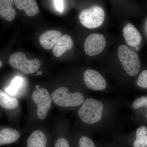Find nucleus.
Returning <instances> with one entry per match:
<instances>
[{
    "label": "nucleus",
    "mask_w": 147,
    "mask_h": 147,
    "mask_svg": "<svg viewBox=\"0 0 147 147\" xmlns=\"http://www.w3.org/2000/svg\"><path fill=\"white\" fill-rule=\"evenodd\" d=\"M39 86H38V85H37V86H36V89H39Z\"/></svg>",
    "instance_id": "393cba45"
},
{
    "label": "nucleus",
    "mask_w": 147,
    "mask_h": 147,
    "mask_svg": "<svg viewBox=\"0 0 147 147\" xmlns=\"http://www.w3.org/2000/svg\"><path fill=\"white\" fill-rule=\"evenodd\" d=\"M14 2L16 7L24 10L27 16H34L39 12L38 6L34 0H15Z\"/></svg>",
    "instance_id": "f8f14e48"
},
{
    "label": "nucleus",
    "mask_w": 147,
    "mask_h": 147,
    "mask_svg": "<svg viewBox=\"0 0 147 147\" xmlns=\"http://www.w3.org/2000/svg\"><path fill=\"white\" fill-rule=\"evenodd\" d=\"M2 65V62L1 61H0V67H1Z\"/></svg>",
    "instance_id": "a878e982"
},
{
    "label": "nucleus",
    "mask_w": 147,
    "mask_h": 147,
    "mask_svg": "<svg viewBox=\"0 0 147 147\" xmlns=\"http://www.w3.org/2000/svg\"><path fill=\"white\" fill-rule=\"evenodd\" d=\"M106 44V40L102 35L93 34L86 38L84 43V50L88 56H95L104 50Z\"/></svg>",
    "instance_id": "0eeeda50"
},
{
    "label": "nucleus",
    "mask_w": 147,
    "mask_h": 147,
    "mask_svg": "<svg viewBox=\"0 0 147 147\" xmlns=\"http://www.w3.org/2000/svg\"><path fill=\"white\" fill-rule=\"evenodd\" d=\"M79 147H96L92 139L86 136H83L79 139Z\"/></svg>",
    "instance_id": "aec40b11"
},
{
    "label": "nucleus",
    "mask_w": 147,
    "mask_h": 147,
    "mask_svg": "<svg viewBox=\"0 0 147 147\" xmlns=\"http://www.w3.org/2000/svg\"><path fill=\"white\" fill-rule=\"evenodd\" d=\"M84 78L86 86L90 89L101 91L107 87V83L103 76L94 69L86 70L84 72Z\"/></svg>",
    "instance_id": "6e6552de"
},
{
    "label": "nucleus",
    "mask_w": 147,
    "mask_h": 147,
    "mask_svg": "<svg viewBox=\"0 0 147 147\" xmlns=\"http://www.w3.org/2000/svg\"><path fill=\"white\" fill-rule=\"evenodd\" d=\"M54 3L56 9L59 12H62L64 10V2L63 1L57 0L54 1Z\"/></svg>",
    "instance_id": "5701e85b"
},
{
    "label": "nucleus",
    "mask_w": 147,
    "mask_h": 147,
    "mask_svg": "<svg viewBox=\"0 0 147 147\" xmlns=\"http://www.w3.org/2000/svg\"><path fill=\"white\" fill-rule=\"evenodd\" d=\"M62 36L61 33L59 31H46L40 36V43L44 49L50 50L54 47Z\"/></svg>",
    "instance_id": "1a4fd4ad"
},
{
    "label": "nucleus",
    "mask_w": 147,
    "mask_h": 147,
    "mask_svg": "<svg viewBox=\"0 0 147 147\" xmlns=\"http://www.w3.org/2000/svg\"><path fill=\"white\" fill-rule=\"evenodd\" d=\"M73 46V41L71 36L68 34L64 35L53 47V55L59 57L66 51L71 50Z\"/></svg>",
    "instance_id": "9b49d317"
},
{
    "label": "nucleus",
    "mask_w": 147,
    "mask_h": 147,
    "mask_svg": "<svg viewBox=\"0 0 147 147\" xmlns=\"http://www.w3.org/2000/svg\"><path fill=\"white\" fill-rule=\"evenodd\" d=\"M47 142L45 134L40 130H35L27 139V147H46Z\"/></svg>",
    "instance_id": "4468645a"
},
{
    "label": "nucleus",
    "mask_w": 147,
    "mask_h": 147,
    "mask_svg": "<svg viewBox=\"0 0 147 147\" xmlns=\"http://www.w3.org/2000/svg\"><path fill=\"white\" fill-rule=\"evenodd\" d=\"M55 147H70L68 141L63 138H60L55 143Z\"/></svg>",
    "instance_id": "4be33fe9"
},
{
    "label": "nucleus",
    "mask_w": 147,
    "mask_h": 147,
    "mask_svg": "<svg viewBox=\"0 0 147 147\" xmlns=\"http://www.w3.org/2000/svg\"><path fill=\"white\" fill-rule=\"evenodd\" d=\"M20 136V133L15 129L5 128L0 131V145L9 144L16 142Z\"/></svg>",
    "instance_id": "2eb2a0df"
},
{
    "label": "nucleus",
    "mask_w": 147,
    "mask_h": 147,
    "mask_svg": "<svg viewBox=\"0 0 147 147\" xmlns=\"http://www.w3.org/2000/svg\"><path fill=\"white\" fill-rule=\"evenodd\" d=\"M24 80L20 76H16L11 82L10 86L7 88L6 92L8 94L14 95L18 92L23 85Z\"/></svg>",
    "instance_id": "f3484780"
},
{
    "label": "nucleus",
    "mask_w": 147,
    "mask_h": 147,
    "mask_svg": "<svg viewBox=\"0 0 147 147\" xmlns=\"http://www.w3.org/2000/svg\"><path fill=\"white\" fill-rule=\"evenodd\" d=\"M136 133V139L133 144L134 147H147V134Z\"/></svg>",
    "instance_id": "a211bd4d"
},
{
    "label": "nucleus",
    "mask_w": 147,
    "mask_h": 147,
    "mask_svg": "<svg viewBox=\"0 0 147 147\" xmlns=\"http://www.w3.org/2000/svg\"><path fill=\"white\" fill-rule=\"evenodd\" d=\"M19 104L18 100L15 98L9 96L2 90L0 91V105L7 109L16 108Z\"/></svg>",
    "instance_id": "dca6fc26"
},
{
    "label": "nucleus",
    "mask_w": 147,
    "mask_h": 147,
    "mask_svg": "<svg viewBox=\"0 0 147 147\" xmlns=\"http://www.w3.org/2000/svg\"><path fill=\"white\" fill-rule=\"evenodd\" d=\"M8 62L11 66L27 74L36 72L41 65L38 59H28L26 55L22 52H17L11 55Z\"/></svg>",
    "instance_id": "39448f33"
},
{
    "label": "nucleus",
    "mask_w": 147,
    "mask_h": 147,
    "mask_svg": "<svg viewBox=\"0 0 147 147\" xmlns=\"http://www.w3.org/2000/svg\"><path fill=\"white\" fill-rule=\"evenodd\" d=\"M146 118L147 119V114H146Z\"/></svg>",
    "instance_id": "bb28decb"
},
{
    "label": "nucleus",
    "mask_w": 147,
    "mask_h": 147,
    "mask_svg": "<svg viewBox=\"0 0 147 147\" xmlns=\"http://www.w3.org/2000/svg\"><path fill=\"white\" fill-rule=\"evenodd\" d=\"M123 34L127 44L132 47H137L141 43V35L134 26L128 23L124 27Z\"/></svg>",
    "instance_id": "9d476101"
},
{
    "label": "nucleus",
    "mask_w": 147,
    "mask_h": 147,
    "mask_svg": "<svg viewBox=\"0 0 147 147\" xmlns=\"http://www.w3.org/2000/svg\"><path fill=\"white\" fill-rule=\"evenodd\" d=\"M14 1L12 0L0 1V16L6 21H13L16 15V11L13 7Z\"/></svg>",
    "instance_id": "ddd939ff"
},
{
    "label": "nucleus",
    "mask_w": 147,
    "mask_h": 147,
    "mask_svg": "<svg viewBox=\"0 0 147 147\" xmlns=\"http://www.w3.org/2000/svg\"><path fill=\"white\" fill-rule=\"evenodd\" d=\"M42 71H38V74H37V75H41L42 74Z\"/></svg>",
    "instance_id": "b1692460"
},
{
    "label": "nucleus",
    "mask_w": 147,
    "mask_h": 147,
    "mask_svg": "<svg viewBox=\"0 0 147 147\" xmlns=\"http://www.w3.org/2000/svg\"><path fill=\"white\" fill-rule=\"evenodd\" d=\"M53 102L63 107H76L83 104L84 95L79 92L69 93L67 88L61 87L55 90L51 94Z\"/></svg>",
    "instance_id": "f03ea898"
},
{
    "label": "nucleus",
    "mask_w": 147,
    "mask_h": 147,
    "mask_svg": "<svg viewBox=\"0 0 147 147\" xmlns=\"http://www.w3.org/2000/svg\"><path fill=\"white\" fill-rule=\"evenodd\" d=\"M105 13L100 6L94 5L85 9L80 12L79 19L81 24L86 28H96L100 26L104 22Z\"/></svg>",
    "instance_id": "20e7f679"
},
{
    "label": "nucleus",
    "mask_w": 147,
    "mask_h": 147,
    "mask_svg": "<svg viewBox=\"0 0 147 147\" xmlns=\"http://www.w3.org/2000/svg\"><path fill=\"white\" fill-rule=\"evenodd\" d=\"M118 55L124 69L129 76H134L139 73L141 62L139 56L125 45H120Z\"/></svg>",
    "instance_id": "7ed1b4c3"
},
{
    "label": "nucleus",
    "mask_w": 147,
    "mask_h": 147,
    "mask_svg": "<svg viewBox=\"0 0 147 147\" xmlns=\"http://www.w3.org/2000/svg\"><path fill=\"white\" fill-rule=\"evenodd\" d=\"M139 87L144 88H147V70L142 71L139 75L137 83Z\"/></svg>",
    "instance_id": "6ab92c4d"
},
{
    "label": "nucleus",
    "mask_w": 147,
    "mask_h": 147,
    "mask_svg": "<svg viewBox=\"0 0 147 147\" xmlns=\"http://www.w3.org/2000/svg\"><path fill=\"white\" fill-rule=\"evenodd\" d=\"M147 106V96H142L134 100L132 104V107L134 109H137L142 107Z\"/></svg>",
    "instance_id": "412c9836"
},
{
    "label": "nucleus",
    "mask_w": 147,
    "mask_h": 147,
    "mask_svg": "<svg viewBox=\"0 0 147 147\" xmlns=\"http://www.w3.org/2000/svg\"><path fill=\"white\" fill-rule=\"evenodd\" d=\"M104 105L102 102L92 98L84 100L78 114L84 123L93 124L99 122L103 115Z\"/></svg>",
    "instance_id": "f257e3e1"
},
{
    "label": "nucleus",
    "mask_w": 147,
    "mask_h": 147,
    "mask_svg": "<svg viewBox=\"0 0 147 147\" xmlns=\"http://www.w3.org/2000/svg\"><path fill=\"white\" fill-rule=\"evenodd\" d=\"M32 97L37 106L38 117L40 119H44L52 105L51 97L48 91L45 88H39L34 91Z\"/></svg>",
    "instance_id": "423d86ee"
}]
</instances>
